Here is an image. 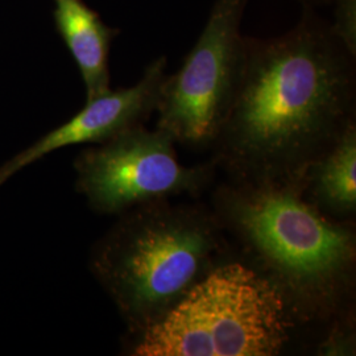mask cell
Here are the masks:
<instances>
[{
  "label": "cell",
  "mask_w": 356,
  "mask_h": 356,
  "mask_svg": "<svg viewBox=\"0 0 356 356\" xmlns=\"http://www.w3.org/2000/svg\"><path fill=\"white\" fill-rule=\"evenodd\" d=\"M355 56L305 11L273 38H244L242 72L211 149L234 181H300L355 120Z\"/></svg>",
  "instance_id": "6da1fadb"
},
{
  "label": "cell",
  "mask_w": 356,
  "mask_h": 356,
  "mask_svg": "<svg viewBox=\"0 0 356 356\" xmlns=\"http://www.w3.org/2000/svg\"><path fill=\"white\" fill-rule=\"evenodd\" d=\"M213 213L247 264L280 293L294 321L332 323L354 317L356 234L351 222L323 216L298 185L234 181L216 188Z\"/></svg>",
  "instance_id": "7a4b0ae2"
},
{
  "label": "cell",
  "mask_w": 356,
  "mask_h": 356,
  "mask_svg": "<svg viewBox=\"0 0 356 356\" xmlns=\"http://www.w3.org/2000/svg\"><path fill=\"white\" fill-rule=\"evenodd\" d=\"M229 257L227 235L211 209L166 200L119 216L94 245L90 269L127 331H136Z\"/></svg>",
  "instance_id": "3957f363"
},
{
  "label": "cell",
  "mask_w": 356,
  "mask_h": 356,
  "mask_svg": "<svg viewBox=\"0 0 356 356\" xmlns=\"http://www.w3.org/2000/svg\"><path fill=\"white\" fill-rule=\"evenodd\" d=\"M298 323L280 293L242 259H226L140 330L127 331L131 356H275Z\"/></svg>",
  "instance_id": "277c9868"
},
{
  "label": "cell",
  "mask_w": 356,
  "mask_h": 356,
  "mask_svg": "<svg viewBox=\"0 0 356 356\" xmlns=\"http://www.w3.org/2000/svg\"><path fill=\"white\" fill-rule=\"evenodd\" d=\"M248 0H216L210 17L182 66L166 74L156 128L176 144L211 149L234 99L244 56L241 33Z\"/></svg>",
  "instance_id": "5b68a950"
},
{
  "label": "cell",
  "mask_w": 356,
  "mask_h": 356,
  "mask_svg": "<svg viewBox=\"0 0 356 356\" xmlns=\"http://www.w3.org/2000/svg\"><path fill=\"white\" fill-rule=\"evenodd\" d=\"M216 166L184 165L169 134L141 124L79 153L76 188L94 211L122 216L144 204L201 194Z\"/></svg>",
  "instance_id": "8992f818"
},
{
  "label": "cell",
  "mask_w": 356,
  "mask_h": 356,
  "mask_svg": "<svg viewBox=\"0 0 356 356\" xmlns=\"http://www.w3.org/2000/svg\"><path fill=\"white\" fill-rule=\"evenodd\" d=\"M165 69V57H159L147 66L136 85L127 89H110L86 101L85 107L72 119L1 166L0 186L26 166L57 149L88 143L101 144L126 129L144 124L157 110Z\"/></svg>",
  "instance_id": "52a82bcc"
},
{
  "label": "cell",
  "mask_w": 356,
  "mask_h": 356,
  "mask_svg": "<svg viewBox=\"0 0 356 356\" xmlns=\"http://www.w3.org/2000/svg\"><path fill=\"white\" fill-rule=\"evenodd\" d=\"M54 23L86 88V101L108 91L110 48L118 29L104 24L83 0H54Z\"/></svg>",
  "instance_id": "ba28073f"
},
{
  "label": "cell",
  "mask_w": 356,
  "mask_h": 356,
  "mask_svg": "<svg viewBox=\"0 0 356 356\" xmlns=\"http://www.w3.org/2000/svg\"><path fill=\"white\" fill-rule=\"evenodd\" d=\"M356 123L306 168L300 191L319 213L339 222L356 214Z\"/></svg>",
  "instance_id": "9c48e42d"
},
{
  "label": "cell",
  "mask_w": 356,
  "mask_h": 356,
  "mask_svg": "<svg viewBox=\"0 0 356 356\" xmlns=\"http://www.w3.org/2000/svg\"><path fill=\"white\" fill-rule=\"evenodd\" d=\"M332 3L335 10L331 29L347 51L356 57V0H332Z\"/></svg>",
  "instance_id": "30bf717a"
},
{
  "label": "cell",
  "mask_w": 356,
  "mask_h": 356,
  "mask_svg": "<svg viewBox=\"0 0 356 356\" xmlns=\"http://www.w3.org/2000/svg\"><path fill=\"white\" fill-rule=\"evenodd\" d=\"M300 1L305 3L306 6H309V7H314V6H321V4L332 3V0H300Z\"/></svg>",
  "instance_id": "8fae6325"
}]
</instances>
